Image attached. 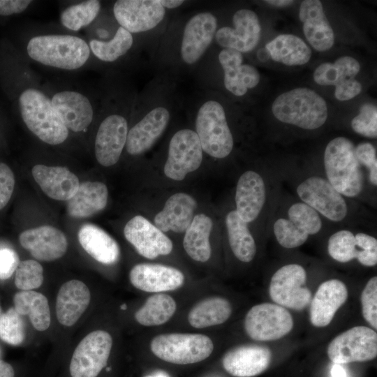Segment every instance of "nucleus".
<instances>
[{
	"label": "nucleus",
	"mask_w": 377,
	"mask_h": 377,
	"mask_svg": "<svg viewBox=\"0 0 377 377\" xmlns=\"http://www.w3.org/2000/svg\"><path fill=\"white\" fill-rule=\"evenodd\" d=\"M0 91L25 128L42 142L65 144L71 133L44 86V79L3 35L0 38Z\"/></svg>",
	"instance_id": "1"
},
{
	"label": "nucleus",
	"mask_w": 377,
	"mask_h": 377,
	"mask_svg": "<svg viewBox=\"0 0 377 377\" xmlns=\"http://www.w3.org/2000/svg\"><path fill=\"white\" fill-rule=\"evenodd\" d=\"M3 36L31 66L68 73L101 68L86 38L59 24H21Z\"/></svg>",
	"instance_id": "2"
},
{
	"label": "nucleus",
	"mask_w": 377,
	"mask_h": 377,
	"mask_svg": "<svg viewBox=\"0 0 377 377\" xmlns=\"http://www.w3.org/2000/svg\"><path fill=\"white\" fill-rule=\"evenodd\" d=\"M100 107L94 138L97 162L110 167L116 164L125 149L136 93L126 80L108 76L98 88Z\"/></svg>",
	"instance_id": "3"
},
{
	"label": "nucleus",
	"mask_w": 377,
	"mask_h": 377,
	"mask_svg": "<svg viewBox=\"0 0 377 377\" xmlns=\"http://www.w3.org/2000/svg\"><path fill=\"white\" fill-rule=\"evenodd\" d=\"M52 107L70 133L88 132L96 122L100 107L98 89L61 79L44 80Z\"/></svg>",
	"instance_id": "4"
},
{
	"label": "nucleus",
	"mask_w": 377,
	"mask_h": 377,
	"mask_svg": "<svg viewBox=\"0 0 377 377\" xmlns=\"http://www.w3.org/2000/svg\"><path fill=\"white\" fill-rule=\"evenodd\" d=\"M327 181L341 195L355 197L364 187V176L353 142L345 137L329 142L324 153Z\"/></svg>",
	"instance_id": "5"
},
{
	"label": "nucleus",
	"mask_w": 377,
	"mask_h": 377,
	"mask_svg": "<svg viewBox=\"0 0 377 377\" xmlns=\"http://www.w3.org/2000/svg\"><path fill=\"white\" fill-rule=\"evenodd\" d=\"M272 111L280 121L307 130L323 125L328 113L324 98L306 87L295 88L279 95L273 102Z\"/></svg>",
	"instance_id": "6"
},
{
	"label": "nucleus",
	"mask_w": 377,
	"mask_h": 377,
	"mask_svg": "<svg viewBox=\"0 0 377 377\" xmlns=\"http://www.w3.org/2000/svg\"><path fill=\"white\" fill-rule=\"evenodd\" d=\"M195 133L202 151L216 158H223L232 151L234 140L223 105L214 99L205 100L198 108Z\"/></svg>",
	"instance_id": "7"
},
{
	"label": "nucleus",
	"mask_w": 377,
	"mask_h": 377,
	"mask_svg": "<svg viewBox=\"0 0 377 377\" xmlns=\"http://www.w3.org/2000/svg\"><path fill=\"white\" fill-rule=\"evenodd\" d=\"M150 349L165 362L190 364L207 359L214 350V343L202 334L169 333L156 336L150 343Z\"/></svg>",
	"instance_id": "8"
},
{
	"label": "nucleus",
	"mask_w": 377,
	"mask_h": 377,
	"mask_svg": "<svg viewBox=\"0 0 377 377\" xmlns=\"http://www.w3.org/2000/svg\"><path fill=\"white\" fill-rule=\"evenodd\" d=\"M306 272L298 264H289L279 268L272 276L269 294L276 304L300 311L312 299L311 290L306 286Z\"/></svg>",
	"instance_id": "9"
},
{
	"label": "nucleus",
	"mask_w": 377,
	"mask_h": 377,
	"mask_svg": "<svg viewBox=\"0 0 377 377\" xmlns=\"http://www.w3.org/2000/svg\"><path fill=\"white\" fill-rule=\"evenodd\" d=\"M293 327L291 314L276 304L262 303L253 306L244 319L247 335L255 341H269L279 339Z\"/></svg>",
	"instance_id": "10"
},
{
	"label": "nucleus",
	"mask_w": 377,
	"mask_h": 377,
	"mask_svg": "<svg viewBox=\"0 0 377 377\" xmlns=\"http://www.w3.org/2000/svg\"><path fill=\"white\" fill-rule=\"evenodd\" d=\"M327 355L338 364L371 360L377 355V334L365 326L350 328L330 343Z\"/></svg>",
	"instance_id": "11"
},
{
	"label": "nucleus",
	"mask_w": 377,
	"mask_h": 377,
	"mask_svg": "<svg viewBox=\"0 0 377 377\" xmlns=\"http://www.w3.org/2000/svg\"><path fill=\"white\" fill-rule=\"evenodd\" d=\"M203 151L195 131L188 128L179 130L170 140L164 173L171 179L182 181L200 166Z\"/></svg>",
	"instance_id": "12"
},
{
	"label": "nucleus",
	"mask_w": 377,
	"mask_h": 377,
	"mask_svg": "<svg viewBox=\"0 0 377 377\" xmlns=\"http://www.w3.org/2000/svg\"><path fill=\"white\" fill-rule=\"evenodd\" d=\"M112 338L104 330H95L84 337L76 347L70 363L72 377H96L110 355Z\"/></svg>",
	"instance_id": "13"
},
{
	"label": "nucleus",
	"mask_w": 377,
	"mask_h": 377,
	"mask_svg": "<svg viewBox=\"0 0 377 377\" xmlns=\"http://www.w3.org/2000/svg\"><path fill=\"white\" fill-rule=\"evenodd\" d=\"M141 108L145 112L129 128L125 145L126 152L132 156L149 149L162 135L171 117L170 109L166 103H156L149 109Z\"/></svg>",
	"instance_id": "14"
},
{
	"label": "nucleus",
	"mask_w": 377,
	"mask_h": 377,
	"mask_svg": "<svg viewBox=\"0 0 377 377\" xmlns=\"http://www.w3.org/2000/svg\"><path fill=\"white\" fill-rule=\"evenodd\" d=\"M111 9L119 26L133 35L156 27L166 13L158 0H117Z\"/></svg>",
	"instance_id": "15"
},
{
	"label": "nucleus",
	"mask_w": 377,
	"mask_h": 377,
	"mask_svg": "<svg viewBox=\"0 0 377 377\" xmlns=\"http://www.w3.org/2000/svg\"><path fill=\"white\" fill-rule=\"evenodd\" d=\"M218 22L210 12H200L186 22L179 47V55L186 65L195 64L213 42Z\"/></svg>",
	"instance_id": "16"
},
{
	"label": "nucleus",
	"mask_w": 377,
	"mask_h": 377,
	"mask_svg": "<svg viewBox=\"0 0 377 377\" xmlns=\"http://www.w3.org/2000/svg\"><path fill=\"white\" fill-rule=\"evenodd\" d=\"M297 193L304 203L332 221H341L347 215L342 195L322 177L307 178L297 186Z\"/></svg>",
	"instance_id": "17"
},
{
	"label": "nucleus",
	"mask_w": 377,
	"mask_h": 377,
	"mask_svg": "<svg viewBox=\"0 0 377 377\" xmlns=\"http://www.w3.org/2000/svg\"><path fill=\"white\" fill-rule=\"evenodd\" d=\"M327 250L330 256L340 263L356 258L367 267L377 263V239L366 233L354 235L349 230H339L330 237Z\"/></svg>",
	"instance_id": "18"
},
{
	"label": "nucleus",
	"mask_w": 377,
	"mask_h": 377,
	"mask_svg": "<svg viewBox=\"0 0 377 377\" xmlns=\"http://www.w3.org/2000/svg\"><path fill=\"white\" fill-rule=\"evenodd\" d=\"M234 27L217 29L214 39L219 45L244 53L251 52L258 44L261 27L258 15L253 10L242 8L232 17Z\"/></svg>",
	"instance_id": "19"
},
{
	"label": "nucleus",
	"mask_w": 377,
	"mask_h": 377,
	"mask_svg": "<svg viewBox=\"0 0 377 377\" xmlns=\"http://www.w3.org/2000/svg\"><path fill=\"white\" fill-rule=\"evenodd\" d=\"M124 235L137 252L147 259L168 255L172 251V241L155 225L140 215L127 222Z\"/></svg>",
	"instance_id": "20"
},
{
	"label": "nucleus",
	"mask_w": 377,
	"mask_h": 377,
	"mask_svg": "<svg viewBox=\"0 0 377 377\" xmlns=\"http://www.w3.org/2000/svg\"><path fill=\"white\" fill-rule=\"evenodd\" d=\"M131 284L137 289L154 293L178 289L184 283V274L173 267L154 263H140L129 273Z\"/></svg>",
	"instance_id": "21"
},
{
	"label": "nucleus",
	"mask_w": 377,
	"mask_h": 377,
	"mask_svg": "<svg viewBox=\"0 0 377 377\" xmlns=\"http://www.w3.org/2000/svg\"><path fill=\"white\" fill-rule=\"evenodd\" d=\"M21 246L38 260L52 261L66 252L68 241L59 229L43 226L23 231L19 237Z\"/></svg>",
	"instance_id": "22"
},
{
	"label": "nucleus",
	"mask_w": 377,
	"mask_h": 377,
	"mask_svg": "<svg viewBox=\"0 0 377 377\" xmlns=\"http://www.w3.org/2000/svg\"><path fill=\"white\" fill-rule=\"evenodd\" d=\"M272 353L265 346L250 344L235 347L223 357L224 369L235 377H253L265 371L270 364Z\"/></svg>",
	"instance_id": "23"
},
{
	"label": "nucleus",
	"mask_w": 377,
	"mask_h": 377,
	"mask_svg": "<svg viewBox=\"0 0 377 377\" xmlns=\"http://www.w3.org/2000/svg\"><path fill=\"white\" fill-rule=\"evenodd\" d=\"M219 61L223 71L224 86L233 95L242 96L259 83L258 70L250 64H242L241 52L223 48L219 54Z\"/></svg>",
	"instance_id": "24"
},
{
	"label": "nucleus",
	"mask_w": 377,
	"mask_h": 377,
	"mask_svg": "<svg viewBox=\"0 0 377 377\" xmlns=\"http://www.w3.org/2000/svg\"><path fill=\"white\" fill-rule=\"evenodd\" d=\"M347 298V287L340 280L334 279L322 283L310 302L311 323L317 327L328 325Z\"/></svg>",
	"instance_id": "25"
},
{
	"label": "nucleus",
	"mask_w": 377,
	"mask_h": 377,
	"mask_svg": "<svg viewBox=\"0 0 377 377\" xmlns=\"http://www.w3.org/2000/svg\"><path fill=\"white\" fill-rule=\"evenodd\" d=\"M300 20L309 44L317 51L330 49L334 42V34L318 0H305L300 5Z\"/></svg>",
	"instance_id": "26"
},
{
	"label": "nucleus",
	"mask_w": 377,
	"mask_h": 377,
	"mask_svg": "<svg viewBox=\"0 0 377 377\" xmlns=\"http://www.w3.org/2000/svg\"><path fill=\"white\" fill-rule=\"evenodd\" d=\"M31 173L41 190L54 200L68 201L80 186L77 177L64 166L36 164Z\"/></svg>",
	"instance_id": "27"
},
{
	"label": "nucleus",
	"mask_w": 377,
	"mask_h": 377,
	"mask_svg": "<svg viewBox=\"0 0 377 377\" xmlns=\"http://www.w3.org/2000/svg\"><path fill=\"white\" fill-rule=\"evenodd\" d=\"M265 198V186L261 176L253 170L244 172L235 192V211L239 216L246 223L253 221L260 213Z\"/></svg>",
	"instance_id": "28"
},
{
	"label": "nucleus",
	"mask_w": 377,
	"mask_h": 377,
	"mask_svg": "<svg viewBox=\"0 0 377 377\" xmlns=\"http://www.w3.org/2000/svg\"><path fill=\"white\" fill-rule=\"evenodd\" d=\"M91 300L88 287L79 280L73 279L60 288L56 301V315L63 325H73L87 309Z\"/></svg>",
	"instance_id": "29"
},
{
	"label": "nucleus",
	"mask_w": 377,
	"mask_h": 377,
	"mask_svg": "<svg viewBox=\"0 0 377 377\" xmlns=\"http://www.w3.org/2000/svg\"><path fill=\"white\" fill-rule=\"evenodd\" d=\"M197 207L196 200L185 193L171 195L163 209L154 217L155 226L163 232H184L191 224Z\"/></svg>",
	"instance_id": "30"
},
{
	"label": "nucleus",
	"mask_w": 377,
	"mask_h": 377,
	"mask_svg": "<svg viewBox=\"0 0 377 377\" xmlns=\"http://www.w3.org/2000/svg\"><path fill=\"white\" fill-rule=\"evenodd\" d=\"M77 237L82 247L96 261L105 265L118 261L120 249L117 242L100 227L84 224L80 227Z\"/></svg>",
	"instance_id": "31"
},
{
	"label": "nucleus",
	"mask_w": 377,
	"mask_h": 377,
	"mask_svg": "<svg viewBox=\"0 0 377 377\" xmlns=\"http://www.w3.org/2000/svg\"><path fill=\"white\" fill-rule=\"evenodd\" d=\"M108 188L100 182H84L67 201L68 214L75 219L91 216L103 210L108 202Z\"/></svg>",
	"instance_id": "32"
},
{
	"label": "nucleus",
	"mask_w": 377,
	"mask_h": 377,
	"mask_svg": "<svg viewBox=\"0 0 377 377\" xmlns=\"http://www.w3.org/2000/svg\"><path fill=\"white\" fill-rule=\"evenodd\" d=\"M91 54L99 64L116 65L133 51L134 35L119 26L113 37L108 40H87Z\"/></svg>",
	"instance_id": "33"
},
{
	"label": "nucleus",
	"mask_w": 377,
	"mask_h": 377,
	"mask_svg": "<svg viewBox=\"0 0 377 377\" xmlns=\"http://www.w3.org/2000/svg\"><path fill=\"white\" fill-rule=\"evenodd\" d=\"M212 227V220L204 214H199L193 217L184 232V249L193 260L205 263L209 259L212 253L209 236Z\"/></svg>",
	"instance_id": "34"
},
{
	"label": "nucleus",
	"mask_w": 377,
	"mask_h": 377,
	"mask_svg": "<svg viewBox=\"0 0 377 377\" xmlns=\"http://www.w3.org/2000/svg\"><path fill=\"white\" fill-rule=\"evenodd\" d=\"M271 58L287 66H301L311 57L310 47L300 38L292 34H281L265 45Z\"/></svg>",
	"instance_id": "35"
},
{
	"label": "nucleus",
	"mask_w": 377,
	"mask_h": 377,
	"mask_svg": "<svg viewBox=\"0 0 377 377\" xmlns=\"http://www.w3.org/2000/svg\"><path fill=\"white\" fill-rule=\"evenodd\" d=\"M232 313V306L226 299L210 297L198 302L188 314V323L202 329L225 323Z\"/></svg>",
	"instance_id": "36"
},
{
	"label": "nucleus",
	"mask_w": 377,
	"mask_h": 377,
	"mask_svg": "<svg viewBox=\"0 0 377 377\" xmlns=\"http://www.w3.org/2000/svg\"><path fill=\"white\" fill-rule=\"evenodd\" d=\"M14 308L21 316H28L33 327L38 331L49 328L51 323L47 299L40 293L21 290L13 297Z\"/></svg>",
	"instance_id": "37"
},
{
	"label": "nucleus",
	"mask_w": 377,
	"mask_h": 377,
	"mask_svg": "<svg viewBox=\"0 0 377 377\" xmlns=\"http://www.w3.org/2000/svg\"><path fill=\"white\" fill-rule=\"evenodd\" d=\"M59 14V24L67 31L77 33L84 30L98 17L103 7L98 0L68 1Z\"/></svg>",
	"instance_id": "38"
},
{
	"label": "nucleus",
	"mask_w": 377,
	"mask_h": 377,
	"mask_svg": "<svg viewBox=\"0 0 377 377\" xmlns=\"http://www.w3.org/2000/svg\"><path fill=\"white\" fill-rule=\"evenodd\" d=\"M226 224L230 246L235 256L242 262L251 261L256 253V245L247 223L232 210L227 214Z\"/></svg>",
	"instance_id": "39"
},
{
	"label": "nucleus",
	"mask_w": 377,
	"mask_h": 377,
	"mask_svg": "<svg viewBox=\"0 0 377 377\" xmlns=\"http://www.w3.org/2000/svg\"><path fill=\"white\" fill-rule=\"evenodd\" d=\"M176 309V302L171 296L155 293L147 298L134 316L135 320L143 326H158L167 323Z\"/></svg>",
	"instance_id": "40"
},
{
	"label": "nucleus",
	"mask_w": 377,
	"mask_h": 377,
	"mask_svg": "<svg viewBox=\"0 0 377 377\" xmlns=\"http://www.w3.org/2000/svg\"><path fill=\"white\" fill-rule=\"evenodd\" d=\"M360 69V64L355 59L344 56L334 63L319 65L313 73V79L320 85L336 87L348 79L354 78Z\"/></svg>",
	"instance_id": "41"
},
{
	"label": "nucleus",
	"mask_w": 377,
	"mask_h": 377,
	"mask_svg": "<svg viewBox=\"0 0 377 377\" xmlns=\"http://www.w3.org/2000/svg\"><path fill=\"white\" fill-rule=\"evenodd\" d=\"M0 338L4 342L17 346L25 338V326L22 316L14 307L10 308L0 318Z\"/></svg>",
	"instance_id": "42"
},
{
	"label": "nucleus",
	"mask_w": 377,
	"mask_h": 377,
	"mask_svg": "<svg viewBox=\"0 0 377 377\" xmlns=\"http://www.w3.org/2000/svg\"><path fill=\"white\" fill-rule=\"evenodd\" d=\"M288 219L308 235L318 233L322 228V221L318 212L304 202L293 204L288 212Z\"/></svg>",
	"instance_id": "43"
},
{
	"label": "nucleus",
	"mask_w": 377,
	"mask_h": 377,
	"mask_svg": "<svg viewBox=\"0 0 377 377\" xmlns=\"http://www.w3.org/2000/svg\"><path fill=\"white\" fill-rule=\"evenodd\" d=\"M43 282V269L34 260L21 261L16 270L15 284L22 290H32L39 288Z\"/></svg>",
	"instance_id": "44"
},
{
	"label": "nucleus",
	"mask_w": 377,
	"mask_h": 377,
	"mask_svg": "<svg viewBox=\"0 0 377 377\" xmlns=\"http://www.w3.org/2000/svg\"><path fill=\"white\" fill-rule=\"evenodd\" d=\"M274 233L279 244L286 249L302 245L309 235L290 220L280 218L274 224Z\"/></svg>",
	"instance_id": "45"
},
{
	"label": "nucleus",
	"mask_w": 377,
	"mask_h": 377,
	"mask_svg": "<svg viewBox=\"0 0 377 377\" xmlns=\"http://www.w3.org/2000/svg\"><path fill=\"white\" fill-rule=\"evenodd\" d=\"M118 27L112 9L108 13L102 8L96 19L84 29V38L86 40H108L113 37Z\"/></svg>",
	"instance_id": "46"
},
{
	"label": "nucleus",
	"mask_w": 377,
	"mask_h": 377,
	"mask_svg": "<svg viewBox=\"0 0 377 377\" xmlns=\"http://www.w3.org/2000/svg\"><path fill=\"white\" fill-rule=\"evenodd\" d=\"M353 131L364 137H377V108L372 103H367L360 108L359 114L351 121Z\"/></svg>",
	"instance_id": "47"
},
{
	"label": "nucleus",
	"mask_w": 377,
	"mask_h": 377,
	"mask_svg": "<svg viewBox=\"0 0 377 377\" xmlns=\"http://www.w3.org/2000/svg\"><path fill=\"white\" fill-rule=\"evenodd\" d=\"M362 315L365 320L377 329V277L369 280L361 295Z\"/></svg>",
	"instance_id": "48"
},
{
	"label": "nucleus",
	"mask_w": 377,
	"mask_h": 377,
	"mask_svg": "<svg viewBox=\"0 0 377 377\" xmlns=\"http://www.w3.org/2000/svg\"><path fill=\"white\" fill-rule=\"evenodd\" d=\"M358 161L369 170V181L374 186L377 185V159L374 145L369 142H361L355 147Z\"/></svg>",
	"instance_id": "49"
},
{
	"label": "nucleus",
	"mask_w": 377,
	"mask_h": 377,
	"mask_svg": "<svg viewBox=\"0 0 377 377\" xmlns=\"http://www.w3.org/2000/svg\"><path fill=\"white\" fill-rule=\"evenodd\" d=\"M36 3L31 0H0V24L26 13Z\"/></svg>",
	"instance_id": "50"
},
{
	"label": "nucleus",
	"mask_w": 377,
	"mask_h": 377,
	"mask_svg": "<svg viewBox=\"0 0 377 377\" xmlns=\"http://www.w3.org/2000/svg\"><path fill=\"white\" fill-rule=\"evenodd\" d=\"M15 186V177L10 168L0 162V210L10 200Z\"/></svg>",
	"instance_id": "51"
},
{
	"label": "nucleus",
	"mask_w": 377,
	"mask_h": 377,
	"mask_svg": "<svg viewBox=\"0 0 377 377\" xmlns=\"http://www.w3.org/2000/svg\"><path fill=\"white\" fill-rule=\"evenodd\" d=\"M20 263L17 253L8 248L0 249V279H9Z\"/></svg>",
	"instance_id": "52"
},
{
	"label": "nucleus",
	"mask_w": 377,
	"mask_h": 377,
	"mask_svg": "<svg viewBox=\"0 0 377 377\" xmlns=\"http://www.w3.org/2000/svg\"><path fill=\"white\" fill-rule=\"evenodd\" d=\"M362 89V84L355 78L348 79L336 86L334 96L339 101H348L360 94Z\"/></svg>",
	"instance_id": "53"
},
{
	"label": "nucleus",
	"mask_w": 377,
	"mask_h": 377,
	"mask_svg": "<svg viewBox=\"0 0 377 377\" xmlns=\"http://www.w3.org/2000/svg\"><path fill=\"white\" fill-rule=\"evenodd\" d=\"M0 377H14V370L12 366L0 360Z\"/></svg>",
	"instance_id": "54"
},
{
	"label": "nucleus",
	"mask_w": 377,
	"mask_h": 377,
	"mask_svg": "<svg viewBox=\"0 0 377 377\" xmlns=\"http://www.w3.org/2000/svg\"><path fill=\"white\" fill-rule=\"evenodd\" d=\"M158 1L165 9L177 8L184 3L183 0H158Z\"/></svg>",
	"instance_id": "55"
},
{
	"label": "nucleus",
	"mask_w": 377,
	"mask_h": 377,
	"mask_svg": "<svg viewBox=\"0 0 377 377\" xmlns=\"http://www.w3.org/2000/svg\"><path fill=\"white\" fill-rule=\"evenodd\" d=\"M330 373L331 377H348L345 369L338 364H334Z\"/></svg>",
	"instance_id": "56"
},
{
	"label": "nucleus",
	"mask_w": 377,
	"mask_h": 377,
	"mask_svg": "<svg viewBox=\"0 0 377 377\" xmlns=\"http://www.w3.org/2000/svg\"><path fill=\"white\" fill-rule=\"evenodd\" d=\"M265 2L267 3L268 4L274 6L276 7H284V6H287L288 5H290L292 3H293V1H290V0H268V1H265Z\"/></svg>",
	"instance_id": "57"
},
{
	"label": "nucleus",
	"mask_w": 377,
	"mask_h": 377,
	"mask_svg": "<svg viewBox=\"0 0 377 377\" xmlns=\"http://www.w3.org/2000/svg\"><path fill=\"white\" fill-rule=\"evenodd\" d=\"M147 377H168V376L162 373H158V374H156V375L150 376Z\"/></svg>",
	"instance_id": "58"
},
{
	"label": "nucleus",
	"mask_w": 377,
	"mask_h": 377,
	"mask_svg": "<svg viewBox=\"0 0 377 377\" xmlns=\"http://www.w3.org/2000/svg\"><path fill=\"white\" fill-rule=\"evenodd\" d=\"M3 110V109L0 107V119H1V117L3 116V115H2L3 114H2V110ZM0 141H1V137H0Z\"/></svg>",
	"instance_id": "59"
},
{
	"label": "nucleus",
	"mask_w": 377,
	"mask_h": 377,
	"mask_svg": "<svg viewBox=\"0 0 377 377\" xmlns=\"http://www.w3.org/2000/svg\"><path fill=\"white\" fill-rule=\"evenodd\" d=\"M0 318H1V314H0Z\"/></svg>",
	"instance_id": "60"
}]
</instances>
